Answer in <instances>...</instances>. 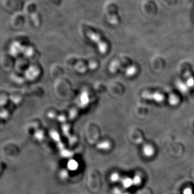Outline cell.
<instances>
[{
    "label": "cell",
    "instance_id": "obj_1",
    "mask_svg": "<svg viewBox=\"0 0 194 194\" xmlns=\"http://www.w3.org/2000/svg\"><path fill=\"white\" fill-rule=\"evenodd\" d=\"M103 11L109 23L116 25L120 23V19L118 15L119 6L116 1L113 0L108 1L104 4Z\"/></svg>",
    "mask_w": 194,
    "mask_h": 194
},
{
    "label": "cell",
    "instance_id": "obj_2",
    "mask_svg": "<svg viewBox=\"0 0 194 194\" xmlns=\"http://www.w3.org/2000/svg\"><path fill=\"white\" fill-rule=\"evenodd\" d=\"M142 12L148 16H154L158 11V5L155 0H142L141 4Z\"/></svg>",
    "mask_w": 194,
    "mask_h": 194
},
{
    "label": "cell",
    "instance_id": "obj_3",
    "mask_svg": "<svg viewBox=\"0 0 194 194\" xmlns=\"http://www.w3.org/2000/svg\"><path fill=\"white\" fill-rule=\"evenodd\" d=\"M25 11L31 16V19L34 24L39 26L40 24V18L38 12L36 11V5L32 2H29L25 6Z\"/></svg>",
    "mask_w": 194,
    "mask_h": 194
},
{
    "label": "cell",
    "instance_id": "obj_4",
    "mask_svg": "<svg viewBox=\"0 0 194 194\" xmlns=\"http://www.w3.org/2000/svg\"><path fill=\"white\" fill-rule=\"evenodd\" d=\"M24 16L21 13H15L11 19V25L14 27H21L24 22Z\"/></svg>",
    "mask_w": 194,
    "mask_h": 194
},
{
    "label": "cell",
    "instance_id": "obj_5",
    "mask_svg": "<svg viewBox=\"0 0 194 194\" xmlns=\"http://www.w3.org/2000/svg\"><path fill=\"white\" fill-rule=\"evenodd\" d=\"M67 166H68V169L69 170L74 171L78 169L79 165H78V163L76 160L72 159L69 161Z\"/></svg>",
    "mask_w": 194,
    "mask_h": 194
},
{
    "label": "cell",
    "instance_id": "obj_6",
    "mask_svg": "<svg viewBox=\"0 0 194 194\" xmlns=\"http://www.w3.org/2000/svg\"><path fill=\"white\" fill-rule=\"evenodd\" d=\"M144 154L147 157H150L154 154V151L153 148L150 146H146L143 149Z\"/></svg>",
    "mask_w": 194,
    "mask_h": 194
},
{
    "label": "cell",
    "instance_id": "obj_7",
    "mask_svg": "<svg viewBox=\"0 0 194 194\" xmlns=\"http://www.w3.org/2000/svg\"><path fill=\"white\" fill-rule=\"evenodd\" d=\"M122 183L124 188H130L133 185V179L130 178H126L122 180Z\"/></svg>",
    "mask_w": 194,
    "mask_h": 194
},
{
    "label": "cell",
    "instance_id": "obj_8",
    "mask_svg": "<svg viewBox=\"0 0 194 194\" xmlns=\"http://www.w3.org/2000/svg\"><path fill=\"white\" fill-rule=\"evenodd\" d=\"M161 1L167 6H173L176 3L177 0H161Z\"/></svg>",
    "mask_w": 194,
    "mask_h": 194
},
{
    "label": "cell",
    "instance_id": "obj_9",
    "mask_svg": "<svg viewBox=\"0 0 194 194\" xmlns=\"http://www.w3.org/2000/svg\"><path fill=\"white\" fill-rule=\"evenodd\" d=\"M133 185H134V186L139 185L141 183V177H140L139 176H138V175L135 176L134 177H133Z\"/></svg>",
    "mask_w": 194,
    "mask_h": 194
},
{
    "label": "cell",
    "instance_id": "obj_10",
    "mask_svg": "<svg viewBox=\"0 0 194 194\" xmlns=\"http://www.w3.org/2000/svg\"><path fill=\"white\" fill-rule=\"evenodd\" d=\"M119 179H120V177L117 173L112 174L111 177H110V179L111 180V181L113 182H116L118 181Z\"/></svg>",
    "mask_w": 194,
    "mask_h": 194
},
{
    "label": "cell",
    "instance_id": "obj_11",
    "mask_svg": "<svg viewBox=\"0 0 194 194\" xmlns=\"http://www.w3.org/2000/svg\"><path fill=\"white\" fill-rule=\"evenodd\" d=\"M109 147H110V146H109L108 144L106 143V142H105L104 144H100V145H99V148L103 149V150H106V149L108 148Z\"/></svg>",
    "mask_w": 194,
    "mask_h": 194
},
{
    "label": "cell",
    "instance_id": "obj_12",
    "mask_svg": "<svg viewBox=\"0 0 194 194\" xmlns=\"http://www.w3.org/2000/svg\"><path fill=\"white\" fill-rule=\"evenodd\" d=\"M183 194H192V191L190 188H186L183 192Z\"/></svg>",
    "mask_w": 194,
    "mask_h": 194
},
{
    "label": "cell",
    "instance_id": "obj_13",
    "mask_svg": "<svg viewBox=\"0 0 194 194\" xmlns=\"http://www.w3.org/2000/svg\"><path fill=\"white\" fill-rule=\"evenodd\" d=\"M114 194H126V193H123V192H121L120 189H114Z\"/></svg>",
    "mask_w": 194,
    "mask_h": 194
}]
</instances>
